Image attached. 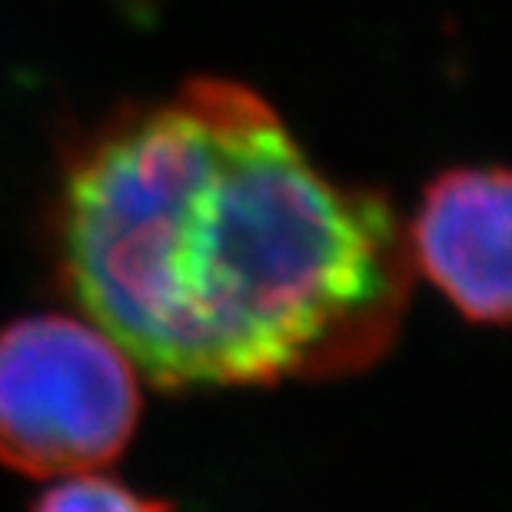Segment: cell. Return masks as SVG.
Returning <instances> with one entry per match:
<instances>
[{"mask_svg":"<svg viewBox=\"0 0 512 512\" xmlns=\"http://www.w3.org/2000/svg\"><path fill=\"white\" fill-rule=\"evenodd\" d=\"M50 253L80 316L170 393L363 373L416 276L389 197L333 180L227 77L90 127L64 153Z\"/></svg>","mask_w":512,"mask_h":512,"instance_id":"1","label":"cell"},{"mask_svg":"<svg viewBox=\"0 0 512 512\" xmlns=\"http://www.w3.org/2000/svg\"><path fill=\"white\" fill-rule=\"evenodd\" d=\"M143 413L140 370L70 313L0 326V466L30 479L94 473L124 456Z\"/></svg>","mask_w":512,"mask_h":512,"instance_id":"2","label":"cell"},{"mask_svg":"<svg viewBox=\"0 0 512 512\" xmlns=\"http://www.w3.org/2000/svg\"><path fill=\"white\" fill-rule=\"evenodd\" d=\"M506 167H449L419 193L403 223L413 273L426 276L473 326H503L512 310Z\"/></svg>","mask_w":512,"mask_h":512,"instance_id":"3","label":"cell"},{"mask_svg":"<svg viewBox=\"0 0 512 512\" xmlns=\"http://www.w3.org/2000/svg\"><path fill=\"white\" fill-rule=\"evenodd\" d=\"M27 512H173V506L167 499L143 496L133 486L94 469V473L60 476L30 503Z\"/></svg>","mask_w":512,"mask_h":512,"instance_id":"4","label":"cell"}]
</instances>
